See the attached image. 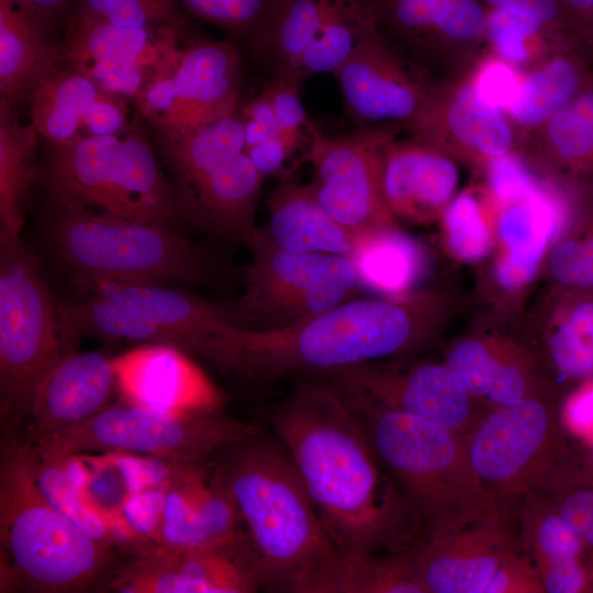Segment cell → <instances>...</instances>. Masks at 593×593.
<instances>
[{
  "mask_svg": "<svg viewBox=\"0 0 593 593\" xmlns=\"http://www.w3.org/2000/svg\"><path fill=\"white\" fill-rule=\"evenodd\" d=\"M300 378L273 409L270 424L332 544L346 556L409 550L421 538V518L380 462L360 421L333 388Z\"/></svg>",
  "mask_w": 593,
  "mask_h": 593,
  "instance_id": "6da1fadb",
  "label": "cell"
},
{
  "mask_svg": "<svg viewBox=\"0 0 593 593\" xmlns=\"http://www.w3.org/2000/svg\"><path fill=\"white\" fill-rule=\"evenodd\" d=\"M432 314L423 294L347 300L284 328H224L183 350L223 372L270 383L409 355L427 340Z\"/></svg>",
  "mask_w": 593,
  "mask_h": 593,
  "instance_id": "7a4b0ae2",
  "label": "cell"
},
{
  "mask_svg": "<svg viewBox=\"0 0 593 593\" xmlns=\"http://www.w3.org/2000/svg\"><path fill=\"white\" fill-rule=\"evenodd\" d=\"M220 455L214 463L240 514L261 590L327 593L340 552L282 443L262 432Z\"/></svg>",
  "mask_w": 593,
  "mask_h": 593,
  "instance_id": "3957f363",
  "label": "cell"
},
{
  "mask_svg": "<svg viewBox=\"0 0 593 593\" xmlns=\"http://www.w3.org/2000/svg\"><path fill=\"white\" fill-rule=\"evenodd\" d=\"M344 401L360 421L380 462L416 510L421 537L502 515L471 466L465 435L402 412Z\"/></svg>",
  "mask_w": 593,
  "mask_h": 593,
  "instance_id": "277c9868",
  "label": "cell"
},
{
  "mask_svg": "<svg viewBox=\"0 0 593 593\" xmlns=\"http://www.w3.org/2000/svg\"><path fill=\"white\" fill-rule=\"evenodd\" d=\"M1 591L82 592L109 569L112 548L78 530L43 495L23 444L0 467Z\"/></svg>",
  "mask_w": 593,
  "mask_h": 593,
  "instance_id": "5b68a950",
  "label": "cell"
},
{
  "mask_svg": "<svg viewBox=\"0 0 593 593\" xmlns=\"http://www.w3.org/2000/svg\"><path fill=\"white\" fill-rule=\"evenodd\" d=\"M52 198L51 242L63 266L80 286L101 289L204 279L205 256L174 227Z\"/></svg>",
  "mask_w": 593,
  "mask_h": 593,
  "instance_id": "8992f818",
  "label": "cell"
},
{
  "mask_svg": "<svg viewBox=\"0 0 593 593\" xmlns=\"http://www.w3.org/2000/svg\"><path fill=\"white\" fill-rule=\"evenodd\" d=\"M46 179L52 197L113 215L171 227L183 220L137 118L116 134L80 133L54 146Z\"/></svg>",
  "mask_w": 593,
  "mask_h": 593,
  "instance_id": "52a82bcc",
  "label": "cell"
},
{
  "mask_svg": "<svg viewBox=\"0 0 593 593\" xmlns=\"http://www.w3.org/2000/svg\"><path fill=\"white\" fill-rule=\"evenodd\" d=\"M77 339L21 236L0 238L1 421L29 413L45 374Z\"/></svg>",
  "mask_w": 593,
  "mask_h": 593,
  "instance_id": "ba28073f",
  "label": "cell"
},
{
  "mask_svg": "<svg viewBox=\"0 0 593 593\" xmlns=\"http://www.w3.org/2000/svg\"><path fill=\"white\" fill-rule=\"evenodd\" d=\"M567 430L552 396L542 394L490 411L465 435L471 466L504 517L581 455Z\"/></svg>",
  "mask_w": 593,
  "mask_h": 593,
  "instance_id": "9c48e42d",
  "label": "cell"
},
{
  "mask_svg": "<svg viewBox=\"0 0 593 593\" xmlns=\"http://www.w3.org/2000/svg\"><path fill=\"white\" fill-rule=\"evenodd\" d=\"M262 432L221 410L170 413L125 402L108 406L85 424L24 445L38 456L108 451L197 465Z\"/></svg>",
  "mask_w": 593,
  "mask_h": 593,
  "instance_id": "30bf717a",
  "label": "cell"
},
{
  "mask_svg": "<svg viewBox=\"0 0 593 593\" xmlns=\"http://www.w3.org/2000/svg\"><path fill=\"white\" fill-rule=\"evenodd\" d=\"M243 243L251 262L244 270V293L230 303L239 328L295 325L347 301L360 284L348 256L286 250L256 226Z\"/></svg>",
  "mask_w": 593,
  "mask_h": 593,
  "instance_id": "8fae6325",
  "label": "cell"
},
{
  "mask_svg": "<svg viewBox=\"0 0 593 593\" xmlns=\"http://www.w3.org/2000/svg\"><path fill=\"white\" fill-rule=\"evenodd\" d=\"M81 299L61 303L70 334L107 339L184 343L239 327L228 303L210 302L167 284L132 283L105 287Z\"/></svg>",
  "mask_w": 593,
  "mask_h": 593,
  "instance_id": "7c38bea8",
  "label": "cell"
},
{
  "mask_svg": "<svg viewBox=\"0 0 593 593\" xmlns=\"http://www.w3.org/2000/svg\"><path fill=\"white\" fill-rule=\"evenodd\" d=\"M307 377L346 401L402 412L460 435L472 432L490 412L444 361L396 357Z\"/></svg>",
  "mask_w": 593,
  "mask_h": 593,
  "instance_id": "4fadbf2b",
  "label": "cell"
},
{
  "mask_svg": "<svg viewBox=\"0 0 593 593\" xmlns=\"http://www.w3.org/2000/svg\"><path fill=\"white\" fill-rule=\"evenodd\" d=\"M399 126L359 127L349 135L325 136L309 127L306 159L313 167L309 183L322 209L353 237L398 227L381 187V153Z\"/></svg>",
  "mask_w": 593,
  "mask_h": 593,
  "instance_id": "5bb4252c",
  "label": "cell"
},
{
  "mask_svg": "<svg viewBox=\"0 0 593 593\" xmlns=\"http://www.w3.org/2000/svg\"><path fill=\"white\" fill-rule=\"evenodd\" d=\"M371 1L380 31L436 77H467L490 53L480 0Z\"/></svg>",
  "mask_w": 593,
  "mask_h": 593,
  "instance_id": "9a60e30c",
  "label": "cell"
},
{
  "mask_svg": "<svg viewBox=\"0 0 593 593\" xmlns=\"http://www.w3.org/2000/svg\"><path fill=\"white\" fill-rule=\"evenodd\" d=\"M183 30L121 27L74 8L59 55L101 91L134 100L177 53Z\"/></svg>",
  "mask_w": 593,
  "mask_h": 593,
  "instance_id": "2e32d148",
  "label": "cell"
},
{
  "mask_svg": "<svg viewBox=\"0 0 593 593\" xmlns=\"http://www.w3.org/2000/svg\"><path fill=\"white\" fill-rule=\"evenodd\" d=\"M404 130L410 137L483 171L519 153L515 125L505 111L481 98L472 74L459 79L436 77L421 110Z\"/></svg>",
  "mask_w": 593,
  "mask_h": 593,
  "instance_id": "e0dca14e",
  "label": "cell"
},
{
  "mask_svg": "<svg viewBox=\"0 0 593 593\" xmlns=\"http://www.w3.org/2000/svg\"><path fill=\"white\" fill-rule=\"evenodd\" d=\"M346 114L359 127L405 128L421 110L436 76L413 61L378 29L332 74Z\"/></svg>",
  "mask_w": 593,
  "mask_h": 593,
  "instance_id": "ac0fdd59",
  "label": "cell"
},
{
  "mask_svg": "<svg viewBox=\"0 0 593 593\" xmlns=\"http://www.w3.org/2000/svg\"><path fill=\"white\" fill-rule=\"evenodd\" d=\"M110 588L127 593H250L261 590L248 540L192 550L136 553Z\"/></svg>",
  "mask_w": 593,
  "mask_h": 593,
  "instance_id": "d6986e66",
  "label": "cell"
},
{
  "mask_svg": "<svg viewBox=\"0 0 593 593\" xmlns=\"http://www.w3.org/2000/svg\"><path fill=\"white\" fill-rule=\"evenodd\" d=\"M495 205V279L501 288L516 291L536 277L541 260L561 233L579 201L545 176L500 198Z\"/></svg>",
  "mask_w": 593,
  "mask_h": 593,
  "instance_id": "ffe728a7",
  "label": "cell"
},
{
  "mask_svg": "<svg viewBox=\"0 0 593 593\" xmlns=\"http://www.w3.org/2000/svg\"><path fill=\"white\" fill-rule=\"evenodd\" d=\"M519 549L510 521L494 515L421 537L411 552L426 593H485L504 562Z\"/></svg>",
  "mask_w": 593,
  "mask_h": 593,
  "instance_id": "44dd1931",
  "label": "cell"
},
{
  "mask_svg": "<svg viewBox=\"0 0 593 593\" xmlns=\"http://www.w3.org/2000/svg\"><path fill=\"white\" fill-rule=\"evenodd\" d=\"M116 390L125 402L147 409L190 413L221 410L223 396L180 348L150 343L112 359Z\"/></svg>",
  "mask_w": 593,
  "mask_h": 593,
  "instance_id": "7402d4cb",
  "label": "cell"
},
{
  "mask_svg": "<svg viewBox=\"0 0 593 593\" xmlns=\"http://www.w3.org/2000/svg\"><path fill=\"white\" fill-rule=\"evenodd\" d=\"M244 64L230 41L190 38L175 65V101L155 131H186L237 111Z\"/></svg>",
  "mask_w": 593,
  "mask_h": 593,
  "instance_id": "603a6c76",
  "label": "cell"
},
{
  "mask_svg": "<svg viewBox=\"0 0 593 593\" xmlns=\"http://www.w3.org/2000/svg\"><path fill=\"white\" fill-rule=\"evenodd\" d=\"M115 389L112 359L92 351L67 354L45 374L34 393L24 444L90 421L110 406Z\"/></svg>",
  "mask_w": 593,
  "mask_h": 593,
  "instance_id": "cb8c5ba5",
  "label": "cell"
},
{
  "mask_svg": "<svg viewBox=\"0 0 593 593\" xmlns=\"http://www.w3.org/2000/svg\"><path fill=\"white\" fill-rule=\"evenodd\" d=\"M390 137L381 153L384 202L395 219L416 224L440 220L457 194L456 160L413 137Z\"/></svg>",
  "mask_w": 593,
  "mask_h": 593,
  "instance_id": "d4e9b609",
  "label": "cell"
},
{
  "mask_svg": "<svg viewBox=\"0 0 593 593\" xmlns=\"http://www.w3.org/2000/svg\"><path fill=\"white\" fill-rule=\"evenodd\" d=\"M264 180L245 150L172 188L183 220L243 242L255 227Z\"/></svg>",
  "mask_w": 593,
  "mask_h": 593,
  "instance_id": "484cf974",
  "label": "cell"
},
{
  "mask_svg": "<svg viewBox=\"0 0 593 593\" xmlns=\"http://www.w3.org/2000/svg\"><path fill=\"white\" fill-rule=\"evenodd\" d=\"M519 154L579 201L593 192V81L521 139Z\"/></svg>",
  "mask_w": 593,
  "mask_h": 593,
  "instance_id": "4316f807",
  "label": "cell"
},
{
  "mask_svg": "<svg viewBox=\"0 0 593 593\" xmlns=\"http://www.w3.org/2000/svg\"><path fill=\"white\" fill-rule=\"evenodd\" d=\"M444 362L490 411L548 394L535 354L517 344L463 338L446 350Z\"/></svg>",
  "mask_w": 593,
  "mask_h": 593,
  "instance_id": "83f0119b",
  "label": "cell"
},
{
  "mask_svg": "<svg viewBox=\"0 0 593 593\" xmlns=\"http://www.w3.org/2000/svg\"><path fill=\"white\" fill-rule=\"evenodd\" d=\"M593 81V49L581 38L559 44L522 70L517 92L506 110L519 139L567 105Z\"/></svg>",
  "mask_w": 593,
  "mask_h": 593,
  "instance_id": "f1b7e54d",
  "label": "cell"
},
{
  "mask_svg": "<svg viewBox=\"0 0 593 593\" xmlns=\"http://www.w3.org/2000/svg\"><path fill=\"white\" fill-rule=\"evenodd\" d=\"M266 205L268 224L262 230L279 247L337 256L353 251V235L322 209L310 184L296 181L292 170L280 176Z\"/></svg>",
  "mask_w": 593,
  "mask_h": 593,
  "instance_id": "f546056e",
  "label": "cell"
},
{
  "mask_svg": "<svg viewBox=\"0 0 593 593\" xmlns=\"http://www.w3.org/2000/svg\"><path fill=\"white\" fill-rule=\"evenodd\" d=\"M51 25L15 0H0V99L13 103L57 69Z\"/></svg>",
  "mask_w": 593,
  "mask_h": 593,
  "instance_id": "4dcf8cb0",
  "label": "cell"
},
{
  "mask_svg": "<svg viewBox=\"0 0 593 593\" xmlns=\"http://www.w3.org/2000/svg\"><path fill=\"white\" fill-rule=\"evenodd\" d=\"M348 257L360 284L392 298L411 294L427 268L421 244L399 226L356 236Z\"/></svg>",
  "mask_w": 593,
  "mask_h": 593,
  "instance_id": "1f68e13d",
  "label": "cell"
},
{
  "mask_svg": "<svg viewBox=\"0 0 593 593\" xmlns=\"http://www.w3.org/2000/svg\"><path fill=\"white\" fill-rule=\"evenodd\" d=\"M329 1H276L264 29L246 44L250 56L270 74L271 78L293 79Z\"/></svg>",
  "mask_w": 593,
  "mask_h": 593,
  "instance_id": "d6a6232c",
  "label": "cell"
},
{
  "mask_svg": "<svg viewBox=\"0 0 593 593\" xmlns=\"http://www.w3.org/2000/svg\"><path fill=\"white\" fill-rule=\"evenodd\" d=\"M38 134L0 99V238L20 235L35 176Z\"/></svg>",
  "mask_w": 593,
  "mask_h": 593,
  "instance_id": "836d02e7",
  "label": "cell"
},
{
  "mask_svg": "<svg viewBox=\"0 0 593 593\" xmlns=\"http://www.w3.org/2000/svg\"><path fill=\"white\" fill-rule=\"evenodd\" d=\"M100 93L81 74L56 69L30 93L31 125L52 147L64 145L82 133L85 114Z\"/></svg>",
  "mask_w": 593,
  "mask_h": 593,
  "instance_id": "e575fe53",
  "label": "cell"
},
{
  "mask_svg": "<svg viewBox=\"0 0 593 593\" xmlns=\"http://www.w3.org/2000/svg\"><path fill=\"white\" fill-rule=\"evenodd\" d=\"M378 29L371 0H331L293 79L302 85L311 76L333 74Z\"/></svg>",
  "mask_w": 593,
  "mask_h": 593,
  "instance_id": "d590c367",
  "label": "cell"
},
{
  "mask_svg": "<svg viewBox=\"0 0 593 593\" xmlns=\"http://www.w3.org/2000/svg\"><path fill=\"white\" fill-rule=\"evenodd\" d=\"M512 518L515 519L517 541L535 568L584 557L591 550L542 492L530 491L523 495L508 521Z\"/></svg>",
  "mask_w": 593,
  "mask_h": 593,
  "instance_id": "8d00e7d4",
  "label": "cell"
},
{
  "mask_svg": "<svg viewBox=\"0 0 593 593\" xmlns=\"http://www.w3.org/2000/svg\"><path fill=\"white\" fill-rule=\"evenodd\" d=\"M24 446L36 484L46 500L82 534L112 548L114 525L88 500L83 486L72 474L70 457L38 456Z\"/></svg>",
  "mask_w": 593,
  "mask_h": 593,
  "instance_id": "74e56055",
  "label": "cell"
},
{
  "mask_svg": "<svg viewBox=\"0 0 593 593\" xmlns=\"http://www.w3.org/2000/svg\"><path fill=\"white\" fill-rule=\"evenodd\" d=\"M573 291L545 344L550 369L577 387L593 378V291Z\"/></svg>",
  "mask_w": 593,
  "mask_h": 593,
  "instance_id": "f35d334b",
  "label": "cell"
},
{
  "mask_svg": "<svg viewBox=\"0 0 593 593\" xmlns=\"http://www.w3.org/2000/svg\"><path fill=\"white\" fill-rule=\"evenodd\" d=\"M439 221L446 249L459 261H481L496 245L495 205L485 183L457 192Z\"/></svg>",
  "mask_w": 593,
  "mask_h": 593,
  "instance_id": "ab89813d",
  "label": "cell"
},
{
  "mask_svg": "<svg viewBox=\"0 0 593 593\" xmlns=\"http://www.w3.org/2000/svg\"><path fill=\"white\" fill-rule=\"evenodd\" d=\"M486 7L490 53L524 70L545 58L559 44L579 36H560L539 20L511 10Z\"/></svg>",
  "mask_w": 593,
  "mask_h": 593,
  "instance_id": "60d3db41",
  "label": "cell"
},
{
  "mask_svg": "<svg viewBox=\"0 0 593 593\" xmlns=\"http://www.w3.org/2000/svg\"><path fill=\"white\" fill-rule=\"evenodd\" d=\"M329 593H426L411 548L379 556L340 555Z\"/></svg>",
  "mask_w": 593,
  "mask_h": 593,
  "instance_id": "b9f144b4",
  "label": "cell"
},
{
  "mask_svg": "<svg viewBox=\"0 0 593 593\" xmlns=\"http://www.w3.org/2000/svg\"><path fill=\"white\" fill-rule=\"evenodd\" d=\"M210 462L182 465L166 489V501L157 547L192 550L212 547L197 502V482Z\"/></svg>",
  "mask_w": 593,
  "mask_h": 593,
  "instance_id": "7bdbcfd3",
  "label": "cell"
},
{
  "mask_svg": "<svg viewBox=\"0 0 593 593\" xmlns=\"http://www.w3.org/2000/svg\"><path fill=\"white\" fill-rule=\"evenodd\" d=\"M578 209L575 228L556 243L548 266L562 287L593 291V192L580 200Z\"/></svg>",
  "mask_w": 593,
  "mask_h": 593,
  "instance_id": "ee69618b",
  "label": "cell"
},
{
  "mask_svg": "<svg viewBox=\"0 0 593 593\" xmlns=\"http://www.w3.org/2000/svg\"><path fill=\"white\" fill-rule=\"evenodd\" d=\"M542 493L593 552V457L583 451Z\"/></svg>",
  "mask_w": 593,
  "mask_h": 593,
  "instance_id": "f6af8a7d",
  "label": "cell"
},
{
  "mask_svg": "<svg viewBox=\"0 0 593 593\" xmlns=\"http://www.w3.org/2000/svg\"><path fill=\"white\" fill-rule=\"evenodd\" d=\"M74 8L128 29L182 30L188 19L175 0H77Z\"/></svg>",
  "mask_w": 593,
  "mask_h": 593,
  "instance_id": "bcb514c9",
  "label": "cell"
},
{
  "mask_svg": "<svg viewBox=\"0 0 593 593\" xmlns=\"http://www.w3.org/2000/svg\"><path fill=\"white\" fill-rule=\"evenodd\" d=\"M187 15L248 44L266 25L277 0H175Z\"/></svg>",
  "mask_w": 593,
  "mask_h": 593,
  "instance_id": "7dc6e473",
  "label": "cell"
},
{
  "mask_svg": "<svg viewBox=\"0 0 593 593\" xmlns=\"http://www.w3.org/2000/svg\"><path fill=\"white\" fill-rule=\"evenodd\" d=\"M266 86L270 93L279 135L293 155L301 137L309 134L312 123L301 101V83L291 78L279 77L271 78Z\"/></svg>",
  "mask_w": 593,
  "mask_h": 593,
  "instance_id": "c3c4849f",
  "label": "cell"
},
{
  "mask_svg": "<svg viewBox=\"0 0 593 593\" xmlns=\"http://www.w3.org/2000/svg\"><path fill=\"white\" fill-rule=\"evenodd\" d=\"M522 70L489 53L472 72L481 98L506 112L521 81Z\"/></svg>",
  "mask_w": 593,
  "mask_h": 593,
  "instance_id": "681fc988",
  "label": "cell"
},
{
  "mask_svg": "<svg viewBox=\"0 0 593 593\" xmlns=\"http://www.w3.org/2000/svg\"><path fill=\"white\" fill-rule=\"evenodd\" d=\"M542 592L582 593L593 591V561L588 557L551 562L536 568Z\"/></svg>",
  "mask_w": 593,
  "mask_h": 593,
  "instance_id": "f907efd6",
  "label": "cell"
},
{
  "mask_svg": "<svg viewBox=\"0 0 593 593\" xmlns=\"http://www.w3.org/2000/svg\"><path fill=\"white\" fill-rule=\"evenodd\" d=\"M483 4L521 12L539 20L560 36H579L560 0H480ZM582 38V37H581ZM583 40V38H582ZM584 41V40H583ZM585 42V41H584ZM586 43V42H585Z\"/></svg>",
  "mask_w": 593,
  "mask_h": 593,
  "instance_id": "816d5d0a",
  "label": "cell"
},
{
  "mask_svg": "<svg viewBox=\"0 0 593 593\" xmlns=\"http://www.w3.org/2000/svg\"><path fill=\"white\" fill-rule=\"evenodd\" d=\"M485 593H542L536 568L522 548L504 562Z\"/></svg>",
  "mask_w": 593,
  "mask_h": 593,
  "instance_id": "f5cc1de1",
  "label": "cell"
},
{
  "mask_svg": "<svg viewBox=\"0 0 593 593\" xmlns=\"http://www.w3.org/2000/svg\"><path fill=\"white\" fill-rule=\"evenodd\" d=\"M133 120L127 118L125 98L101 91L85 114L82 130L91 135H112L124 130Z\"/></svg>",
  "mask_w": 593,
  "mask_h": 593,
  "instance_id": "db71d44e",
  "label": "cell"
},
{
  "mask_svg": "<svg viewBox=\"0 0 593 593\" xmlns=\"http://www.w3.org/2000/svg\"><path fill=\"white\" fill-rule=\"evenodd\" d=\"M561 416L569 430L593 437V378L574 389Z\"/></svg>",
  "mask_w": 593,
  "mask_h": 593,
  "instance_id": "11a10c76",
  "label": "cell"
},
{
  "mask_svg": "<svg viewBox=\"0 0 593 593\" xmlns=\"http://www.w3.org/2000/svg\"><path fill=\"white\" fill-rule=\"evenodd\" d=\"M246 153L264 179L270 176H281L288 171L284 165L292 156L279 134L251 146L246 149Z\"/></svg>",
  "mask_w": 593,
  "mask_h": 593,
  "instance_id": "9f6ffc18",
  "label": "cell"
},
{
  "mask_svg": "<svg viewBox=\"0 0 593 593\" xmlns=\"http://www.w3.org/2000/svg\"><path fill=\"white\" fill-rule=\"evenodd\" d=\"M578 34L593 49V0H560Z\"/></svg>",
  "mask_w": 593,
  "mask_h": 593,
  "instance_id": "6f0895ef",
  "label": "cell"
},
{
  "mask_svg": "<svg viewBox=\"0 0 593 593\" xmlns=\"http://www.w3.org/2000/svg\"><path fill=\"white\" fill-rule=\"evenodd\" d=\"M240 115L279 132L270 93L266 85L261 92L243 108Z\"/></svg>",
  "mask_w": 593,
  "mask_h": 593,
  "instance_id": "680465c9",
  "label": "cell"
},
{
  "mask_svg": "<svg viewBox=\"0 0 593 593\" xmlns=\"http://www.w3.org/2000/svg\"><path fill=\"white\" fill-rule=\"evenodd\" d=\"M51 24L61 16L74 0H15Z\"/></svg>",
  "mask_w": 593,
  "mask_h": 593,
  "instance_id": "91938a15",
  "label": "cell"
}]
</instances>
